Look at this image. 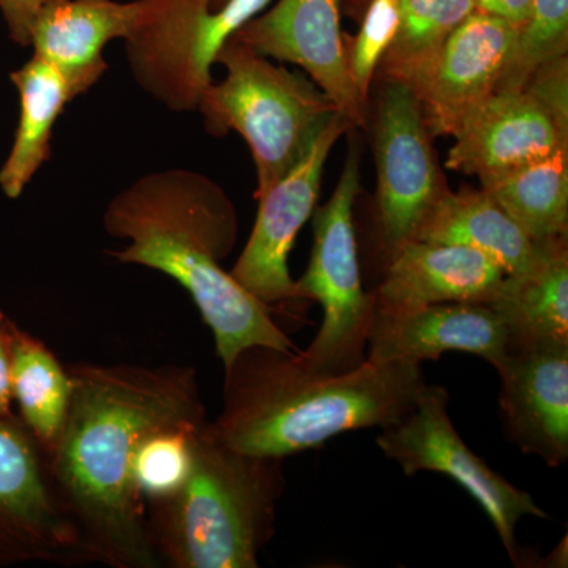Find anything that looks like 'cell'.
Here are the masks:
<instances>
[{
    "instance_id": "cell-9",
    "label": "cell",
    "mask_w": 568,
    "mask_h": 568,
    "mask_svg": "<svg viewBox=\"0 0 568 568\" xmlns=\"http://www.w3.org/2000/svg\"><path fill=\"white\" fill-rule=\"evenodd\" d=\"M416 93L386 82L377 100V224L387 257L414 241L418 226L448 192Z\"/></svg>"
},
{
    "instance_id": "cell-4",
    "label": "cell",
    "mask_w": 568,
    "mask_h": 568,
    "mask_svg": "<svg viewBox=\"0 0 568 568\" xmlns=\"http://www.w3.org/2000/svg\"><path fill=\"white\" fill-rule=\"evenodd\" d=\"M284 459L226 446L205 424L192 466L171 495L145 503L151 547L171 568H257L275 534Z\"/></svg>"
},
{
    "instance_id": "cell-1",
    "label": "cell",
    "mask_w": 568,
    "mask_h": 568,
    "mask_svg": "<svg viewBox=\"0 0 568 568\" xmlns=\"http://www.w3.org/2000/svg\"><path fill=\"white\" fill-rule=\"evenodd\" d=\"M67 369L73 386L69 410L47 458L82 562L162 567L149 540L134 470L153 433L207 422L196 368L78 362Z\"/></svg>"
},
{
    "instance_id": "cell-19",
    "label": "cell",
    "mask_w": 568,
    "mask_h": 568,
    "mask_svg": "<svg viewBox=\"0 0 568 568\" xmlns=\"http://www.w3.org/2000/svg\"><path fill=\"white\" fill-rule=\"evenodd\" d=\"M414 241L477 250L507 275L528 271L538 252V244L484 189L448 190L425 216Z\"/></svg>"
},
{
    "instance_id": "cell-29",
    "label": "cell",
    "mask_w": 568,
    "mask_h": 568,
    "mask_svg": "<svg viewBox=\"0 0 568 568\" xmlns=\"http://www.w3.org/2000/svg\"><path fill=\"white\" fill-rule=\"evenodd\" d=\"M48 2L50 0H0V13L14 43L29 47L33 22Z\"/></svg>"
},
{
    "instance_id": "cell-24",
    "label": "cell",
    "mask_w": 568,
    "mask_h": 568,
    "mask_svg": "<svg viewBox=\"0 0 568 568\" xmlns=\"http://www.w3.org/2000/svg\"><path fill=\"white\" fill-rule=\"evenodd\" d=\"M399 24L381 70L386 82L416 88L455 29L476 10V0H398Z\"/></svg>"
},
{
    "instance_id": "cell-25",
    "label": "cell",
    "mask_w": 568,
    "mask_h": 568,
    "mask_svg": "<svg viewBox=\"0 0 568 568\" xmlns=\"http://www.w3.org/2000/svg\"><path fill=\"white\" fill-rule=\"evenodd\" d=\"M567 50L568 0H534L497 91H519L538 67L567 55Z\"/></svg>"
},
{
    "instance_id": "cell-23",
    "label": "cell",
    "mask_w": 568,
    "mask_h": 568,
    "mask_svg": "<svg viewBox=\"0 0 568 568\" xmlns=\"http://www.w3.org/2000/svg\"><path fill=\"white\" fill-rule=\"evenodd\" d=\"M71 377L40 338L17 328L11 357V394L18 417L50 455L61 436L71 398Z\"/></svg>"
},
{
    "instance_id": "cell-12",
    "label": "cell",
    "mask_w": 568,
    "mask_h": 568,
    "mask_svg": "<svg viewBox=\"0 0 568 568\" xmlns=\"http://www.w3.org/2000/svg\"><path fill=\"white\" fill-rule=\"evenodd\" d=\"M343 0H280L234 33L264 58L302 67L353 129L368 126V103L351 78L342 36Z\"/></svg>"
},
{
    "instance_id": "cell-30",
    "label": "cell",
    "mask_w": 568,
    "mask_h": 568,
    "mask_svg": "<svg viewBox=\"0 0 568 568\" xmlns=\"http://www.w3.org/2000/svg\"><path fill=\"white\" fill-rule=\"evenodd\" d=\"M18 325L0 308V417L14 416L11 394V357Z\"/></svg>"
},
{
    "instance_id": "cell-7",
    "label": "cell",
    "mask_w": 568,
    "mask_h": 568,
    "mask_svg": "<svg viewBox=\"0 0 568 568\" xmlns=\"http://www.w3.org/2000/svg\"><path fill=\"white\" fill-rule=\"evenodd\" d=\"M125 55L142 91L174 112L197 111L224 44L271 0H141Z\"/></svg>"
},
{
    "instance_id": "cell-14",
    "label": "cell",
    "mask_w": 568,
    "mask_h": 568,
    "mask_svg": "<svg viewBox=\"0 0 568 568\" xmlns=\"http://www.w3.org/2000/svg\"><path fill=\"white\" fill-rule=\"evenodd\" d=\"M507 439L548 466L568 459V342L510 343L495 366Z\"/></svg>"
},
{
    "instance_id": "cell-20",
    "label": "cell",
    "mask_w": 568,
    "mask_h": 568,
    "mask_svg": "<svg viewBox=\"0 0 568 568\" xmlns=\"http://www.w3.org/2000/svg\"><path fill=\"white\" fill-rule=\"evenodd\" d=\"M488 305L506 325L510 343L568 342L567 235L538 242L528 271L506 275Z\"/></svg>"
},
{
    "instance_id": "cell-13",
    "label": "cell",
    "mask_w": 568,
    "mask_h": 568,
    "mask_svg": "<svg viewBox=\"0 0 568 568\" xmlns=\"http://www.w3.org/2000/svg\"><path fill=\"white\" fill-rule=\"evenodd\" d=\"M518 36V26L476 10L455 29L413 89L432 136H455L497 91Z\"/></svg>"
},
{
    "instance_id": "cell-21",
    "label": "cell",
    "mask_w": 568,
    "mask_h": 568,
    "mask_svg": "<svg viewBox=\"0 0 568 568\" xmlns=\"http://www.w3.org/2000/svg\"><path fill=\"white\" fill-rule=\"evenodd\" d=\"M10 78L21 111L13 145L0 170V189L10 200H18L51 159L52 130L63 108L84 92L59 67L36 54Z\"/></svg>"
},
{
    "instance_id": "cell-10",
    "label": "cell",
    "mask_w": 568,
    "mask_h": 568,
    "mask_svg": "<svg viewBox=\"0 0 568 568\" xmlns=\"http://www.w3.org/2000/svg\"><path fill=\"white\" fill-rule=\"evenodd\" d=\"M82 562L47 455L18 414L0 417V567Z\"/></svg>"
},
{
    "instance_id": "cell-31",
    "label": "cell",
    "mask_w": 568,
    "mask_h": 568,
    "mask_svg": "<svg viewBox=\"0 0 568 568\" xmlns=\"http://www.w3.org/2000/svg\"><path fill=\"white\" fill-rule=\"evenodd\" d=\"M534 0H476V11L503 18L519 29L528 21Z\"/></svg>"
},
{
    "instance_id": "cell-32",
    "label": "cell",
    "mask_w": 568,
    "mask_h": 568,
    "mask_svg": "<svg viewBox=\"0 0 568 568\" xmlns=\"http://www.w3.org/2000/svg\"><path fill=\"white\" fill-rule=\"evenodd\" d=\"M226 2L227 0H212V7L213 9H220V7H223Z\"/></svg>"
},
{
    "instance_id": "cell-3",
    "label": "cell",
    "mask_w": 568,
    "mask_h": 568,
    "mask_svg": "<svg viewBox=\"0 0 568 568\" xmlns=\"http://www.w3.org/2000/svg\"><path fill=\"white\" fill-rule=\"evenodd\" d=\"M297 351L239 353L224 368L223 410L209 422L213 435L242 454L284 459L353 429L399 424L426 387L418 364L366 358L351 372L320 373Z\"/></svg>"
},
{
    "instance_id": "cell-8",
    "label": "cell",
    "mask_w": 568,
    "mask_h": 568,
    "mask_svg": "<svg viewBox=\"0 0 568 568\" xmlns=\"http://www.w3.org/2000/svg\"><path fill=\"white\" fill-rule=\"evenodd\" d=\"M448 402L446 388L426 384L413 413L399 424L383 428L377 447L398 463L406 476L429 470L454 478L484 508L508 556L518 566L523 562L517 544L519 519L548 515L529 493L511 485L466 446L452 424Z\"/></svg>"
},
{
    "instance_id": "cell-15",
    "label": "cell",
    "mask_w": 568,
    "mask_h": 568,
    "mask_svg": "<svg viewBox=\"0 0 568 568\" xmlns=\"http://www.w3.org/2000/svg\"><path fill=\"white\" fill-rule=\"evenodd\" d=\"M447 168L480 183L568 148V130L528 89L496 91L455 133Z\"/></svg>"
},
{
    "instance_id": "cell-27",
    "label": "cell",
    "mask_w": 568,
    "mask_h": 568,
    "mask_svg": "<svg viewBox=\"0 0 568 568\" xmlns=\"http://www.w3.org/2000/svg\"><path fill=\"white\" fill-rule=\"evenodd\" d=\"M398 24V0H372L361 31L347 51L351 78L366 103L375 71L394 41Z\"/></svg>"
},
{
    "instance_id": "cell-18",
    "label": "cell",
    "mask_w": 568,
    "mask_h": 568,
    "mask_svg": "<svg viewBox=\"0 0 568 568\" xmlns=\"http://www.w3.org/2000/svg\"><path fill=\"white\" fill-rule=\"evenodd\" d=\"M141 11V0H50L33 22L29 44L85 93L108 70L106 44L129 37Z\"/></svg>"
},
{
    "instance_id": "cell-26",
    "label": "cell",
    "mask_w": 568,
    "mask_h": 568,
    "mask_svg": "<svg viewBox=\"0 0 568 568\" xmlns=\"http://www.w3.org/2000/svg\"><path fill=\"white\" fill-rule=\"evenodd\" d=\"M205 424L168 426L144 440L134 476L145 503L171 495L185 481L192 466L194 437Z\"/></svg>"
},
{
    "instance_id": "cell-17",
    "label": "cell",
    "mask_w": 568,
    "mask_h": 568,
    "mask_svg": "<svg viewBox=\"0 0 568 568\" xmlns=\"http://www.w3.org/2000/svg\"><path fill=\"white\" fill-rule=\"evenodd\" d=\"M506 275L477 250L409 241L387 257L386 274L372 294L375 312H413L450 302L489 304Z\"/></svg>"
},
{
    "instance_id": "cell-2",
    "label": "cell",
    "mask_w": 568,
    "mask_h": 568,
    "mask_svg": "<svg viewBox=\"0 0 568 568\" xmlns=\"http://www.w3.org/2000/svg\"><path fill=\"white\" fill-rule=\"evenodd\" d=\"M103 226L129 242L108 252L112 260L162 272L190 294L223 368L246 347L295 351L272 308L222 267L237 242L239 219L231 197L207 175L183 168L142 175L112 197Z\"/></svg>"
},
{
    "instance_id": "cell-22",
    "label": "cell",
    "mask_w": 568,
    "mask_h": 568,
    "mask_svg": "<svg viewBox=\"0 0 568 568\" xmlns=\"http://www.w3.org/2000/svg\"><path fill=\"white\" fill-rule=\"evenodd\" d=\"M481 189L536 244L568 235V148L495 175Z\"/></svg>"
},
{
    "instance_id": "cell-5",
    "label": "cell",
    "mask_w": 568,
    "mask_h": 568,
    "mask_svg": "<svg viewBox=\"0 0 568 568\" xmlns=\"http://www.w3.org/2000/svg\"><path fill=\"white\" fill-rule=\"evenodd\" d=\"M215 63L226 69V78L209 85L197 111L209 133L224 136L234 130L244 138L256 166L254 197H260L304 159L339 111L315 82L274 65L234 37Z\"/></svg>"
},
{
    "instance_id": "cell-6",
    "label": "cell",
    "mask_w": 568,
    "mask_h": 568,
    "mask_svg": "<svg viewBox=\"0 0 568 568\" xmlns=\"http://www.w3.org/2000/svg\"><path fill=\"white\" fill-rule=\"evenodd\" d=\"M361 192V155L351 148L331 200L313 216L315 244L308 267L295 282L298 301L323 306L313 342L297 351L302 364L320 373H346L366 361V343L375 316L373 295L365 293L354 227L355 197Z\"/></svg>"
},
{
    "instance_id": "cell-16",
    "label": "cell",
    "mask_w": 568,
    "mask_h": 568,
    "mask_svg": "<svg viewBox=\"0 0 568 568\" xmlns=\"http://www.w3.org/2000/svg\"><path fill=\"white\" fill-rule=\"evenodd\" d=\"M508 343L507 327L491 306L450 302L413 312H375L366 358L422 365L457 351L480 355L497 366L506 357Z\"/></svg>"
},
{
    "instance_id": "cell-11",
    "label": "cell",
    "mask_w": 568,
    "mask_h": 568,
    "mask_svg": "<svg viewBox=\"0 0 568 568\" xmlns=\"http://www.w3.org/2000/svg\"><path fill=\"white\" fill-rule=\"evenodd\" d=\"M349 129L345 115L335 114L304 159L256 197L260 207L252 234L230 274L268 308L298 301L287 260L297 234L315 212L328 153Z\"/></svg>"
},
{
    "instance_id": "cell-28",
    "label": "cell",
    "mask_w": 568,
    "mask_h": 568,
    "mask_svg": "<svg viewBox=\"0 0 568 568\" xmlns=\"http://www.w3.org/2000/svg\"><path fill=\"white\" fill-rule=\"evenodd\" d=\"M540 100L555 115L562 129L568 130V62L567 55L552 59L538 67L525 88Z\"/></svg>"
}]
</instances>
